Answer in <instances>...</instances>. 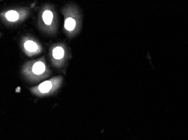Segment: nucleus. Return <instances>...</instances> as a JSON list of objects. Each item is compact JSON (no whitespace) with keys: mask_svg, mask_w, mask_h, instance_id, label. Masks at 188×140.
Returning <instances> with one entry per match:
<instances>
[{"mask_svg":"<svg viewBox=\"0 0 188 140\" xmlns=\"http://www.w3.org/2000/svg\"><path fill=\"white\" fill-rule=\"evenodd\" d=\"M24 47L29 52H34L38 48L36 43L32 40H27L24 43Z\"/></svg>","mask_w":188,"mask_h":140,"instance_id":"obj_6","label":"nucleus"},{"mask_svg":"<svg viewBox=\"0 0 188 140\" xmlns=\"http://www.w3.org/2000/svg\"><path fill=\"white\" fill-rule=\"evenodd\" d=\"M53 88V84L50 81H46L41 83L38 86L39 91L42 93H47Z\"/></svg>","mask_w":188,"mask_h":140,"instance_id":"obj_2","label":"nucleus"},{"mask_svg":"<svg viewBox=\"0 0 188 140\" xmlns=\"http://www.w3.org/2000/svg\"><path fill=\"white\" fill-rule=\"evenodd\" d=\"M5 17H6L7 19L10 21H15L19 18V14L17 13V11L11 10L7 12Z\"/></svg>","mask_w":188,"mask_h":140,"instance_id":"obj_7","label":"nucleus"},{"mask_svg":"<svg viewBox=\"0 0 188 140\" xmlns=\"http://www.w3.org/2000/svg\"><path fill=\"white\" fill-rule=\"evenodd\" d=\"M43 22L46 25H50L53 19V13L50 10H46L43 12L42 15Z\"/></svg>","mask_w":188,"mask_h":140,"instance_id":"obj_4","label":"nucleus"},{"mask_svg":"<svg viewBox=\"0 0 188 140\" xmlns=\"http://www.w3.org/2000/svg\"><path fill=\"white\" fill-rule=\"evenodd\" d=\"M64 55V51L61 47H56L53 51V57L56 59H62Z\"/></svg>","mask_w":188,"mask_h":140,"instance_id":"obj_3","label":"nucleus"},{"mask_svg":"<svg viewBox=\"0 0 188 140\" xmlns=\"http://www.w3.org/2000/svg\"><path fill=\"white\" fill-rule=\"evenodd\" d=\"M76 25V21L71 17H68L65 21L64 27L67 30L72 31L74 29Z\"/></svg>","mask_w":188,"mask_h":140,"instance_id":"obj_5","label":"nucleus"},{"mask_svg":"<svg viewBox=\"0 0 188 140\" xmlns=\"http://www.w3.org/2000/svg\"><path fill=\"white\" fill-rule=\"evenodd\" d=\"M45 71V65L41 61L37 62L33 65L32 71L36 75H41Z\"/></svg>","mask_w":188,"mask_h":140,"instance_id":"obj_1","label":"nucleus"}]
</instances>
